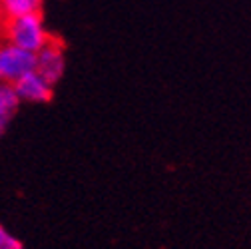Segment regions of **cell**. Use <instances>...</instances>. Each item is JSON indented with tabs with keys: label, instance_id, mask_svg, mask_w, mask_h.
Listing matches in <instances>:
<instances>
[{
	"label": "cell",
	"instance_id": "2",
	"mask_svg": "<svg viewBox=\"0 0 251 249\" xmlns=\"http://www.w3.org/2000/svg\"><path fill=\"white\" fill-rule=\"evenodd\" d=\"M36 68V54L22 50L4 38L0 40V82L14 84Z\"/></svg>",
	"mask_w": 251,
	"mask_h": 249
},
{
	"label": "cell",
	"instance_id": "7",
	"mask_svg": "<svg viewBox=\"0 0 251 249\" xmlns=\"http://www.w3.org/2000/svg\"><path fill=\"white\" fill-rule=\"evenodd\" d=\"M0 249H24L22 241L16 235L8 233L2 224H0Z\"/></svg>",
	"mask_w": 251,
	"mask_h": 249
},
{
	"label": "cell",
	"instance_id": "5",
	"mask_svg": "<svg viewBox=\"0 0 251 249\" xmlns=\"http://www.w3.org/2000/svg\"><path fill=\"white\" fill-rule=\"evenodd\" d=\"M0 10H2L4 18L34 14L42 12V0H0Z\"/></svg>",
	"mask_w": 251,
	"mask_h": 249
},
{
	"label": "cell",
	"instance_id": "1",
	"mask_svg": "<svg viewBox=\"0 0 251 249\" xmlns=\"http://www.w3.org/2000/svg\"><path fill=\"white\" fill-rule=\"evenodd\" d=\"M0 32H2V38L6 42L34 54L50 40V34L44 28L42 12L4 18L0 24Z\"/></svg>",
	"mask_w": 251,
	"mask_h": 249
},
{
	"label": "cell",
	"instance_id": "4",
	"mask_svg": "<svg viewBox=\"0 0 251 249\" xmlns=\"http://www.w3.org/2000/svg\"><path fill=\"white\" fill-rule=\"evenodd\" d=\"M12 86L20 102H28V104H48L54 96V86H50L36 70L24 74Z\"/></svg>",
	"mask_w": 251,
	"mask_h": 249
},
{
	"label": "cell",
	"instance_id": "3",
	"mask_svg": "<svg viewBox=\"0 0 251 249\" xmlns=\"http://www.w3.org/2000/svg\"><path fill=\"white\" fill-rule=\"evenodd\" d=\"M64 68H66V58H64V46L60 40L52 38L36 52V72L50 84L56 86L62 76H64Z\"/></svg>",
	"mask_w": 251,
	"mask_h": 249
},
{
	"label": "cell",
	"instance_id": "6",
	"mask_svg": "<svg viewBox=\"0 0 251 249\" xmlns=\"http://www.w3.org/2000/svg\"><path fill=\"white\" fill-rule=\"evenodd\" d=\"M20 104L22 102L16 94L14 86L8 84V82H0V118L10 122L14 118V114L18 112Z\"/></svg>",
	"mask_w": 251,
	"mask_h": 249
}]
</instances>
